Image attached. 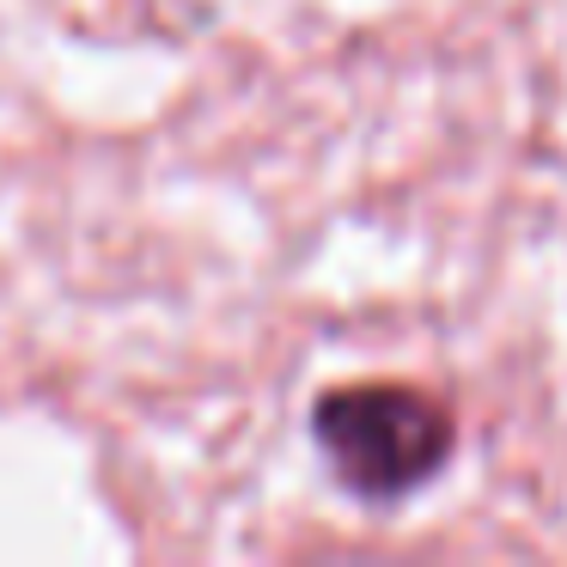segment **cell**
I'll return each instance as SVG.
<instances>
[{
	"label": "cell",
	"mask_w": 567,
	"mask_h": 567,
	"mask_svg": "<svg viewBox=\"0 0 567 567\" xmlns=\"http://www.w3.org/2000/svg\"><path fill=\"white\" fill-rule=\"evenodd\" d=\"M311 440L360 501H403L452 464L457 427L415 384H342L311 403Z\"/></svg>",
	"instance_id": "cell-1"
}]
</instances>
